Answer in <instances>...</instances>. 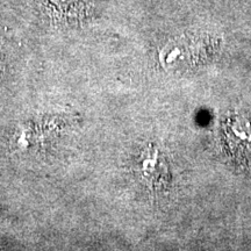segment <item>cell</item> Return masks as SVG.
<instances>
[{"label": "cell", "mask_w": 251, "mask_h": 251, "mask_svg": "<svg viewBox=\"0 0 251 251\" xmlns=\"http://www.w3.org/2000/svg\"><path fill=\"white\" fill-rule=\"evenodd\" d=\"M231 152L237 159L251 162V122L243 117H234L227 126Z\"/></svg>", "instance_id": "1"}]
</instances>
